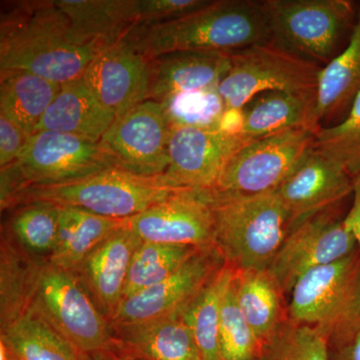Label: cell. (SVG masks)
Instances as JSON below:
<instances>
[{
	"label": "cell",
	"instance_id": "7a4b0ae2",
	"mask_svg": "<svg viewBox=\"0 0 360 360\" xmlns=\"http://www.w3.org/2000/svg\"><path fill=\"white\" fill-rule=\"evenodd\" d=\"M148 59L175 51L231 53L269 42L262 1L212 0L184 18L135 27L124 39Z\"/></svg>",
	"mask_w": 360,
	"mask_h": 360
},
{
	"label": "cell",
	"instance_id": "484cf974",
	"mask_svg": "<svg viewBox=\"0 0 360 360\" xmlns=\"http://www.w3.org/2000/svg\"><path fill=\"white\" fill-rule=\"evenodd\" d=\"M360 94V11L352 27L349 42L319 75L315 120L321 127L323 120L352 108Z\"/></svg>",
	"mask_w": 360,
	"mask_h": 360
},
{
	"label": "cell",
	"instance_id": "2e32d148",
	"mask_svg": "<svg viewBox=\"0 0 360 360\" xmlns=\"http://www.w3.org/2000/svg\"><path fill=\"white\" fill-rule=\"evenodd\" d=\"M288 217V232L354 193V179L311 148L276 191Z\"/></svg>",
	"mask_w": 360,
	"mask_h": 360
},
{
	"label": "cell",
	"instance_id": "e575fe53",
	"mask_svg": "<svg viewBox=\"0 0 360 360\" xmlns=\"http://www.w3.org/2000/svg\"><path fill=\"white\" fill-rule=\"evenodd\" d=\"M161 103L170 127L219 129L226 110L219 87L176 94Z\"/></svg>",
	"mask_w": 360,
	"mask_h": 360
},
{
	"label": "cell",
	"instance_id": "603a6c76",
	"mask_svg": "<svg viewBox=\"0 0 360 360\" xmlns=\"http://www.w3.org/2000/svg\"><path fill=\"white\" fill-rule=\"evenodd\" d=\"M80 37L105 49L136 26L134 0H56Z\"/></svg>",
	"mask_w": 360,
	"mask_h": 360
},
{
	"label": "cell",
	"instance_id": "9c48e42d",
	"mask_svg": "<svg viewBox=\"0 0 360 360\" xmlns=\"http://www.w3.org/2000/svg\"><path fill=\"white\" fill-rule=\"evenodd\" d=\"M229 54L231 68L219 85L226 110H243L265 92L316 96L321 66L269 42Z\"/></svg>",
	"mask_w": 360,
	"mask_h": 360
},
{
	"label": "cell",
	"instance_id": "52a82bcc",
	"mask_svg": "<svg viewBox=\"0 0 360 360\" xmlns=\"http://www.w3.org/2000/svg\"><path fill=\"white\" fill-rule=\"evenodd\" d=\"M269 44L323 68L352 25L349 0H264Z\"/></svg>",
	"mask_w": 360,
	"mask_h": 360
},
{
	"label": "cell",
	"instance_id": "d4e9b609",
	"mask_svg": "<svg viewBox=\"0 0 360 360\" xmlns=\"http://www.w3.org/2000/svg\"><path fill=\"white\" fill-rule=\"evenodd\" d=\"M0 341L11 357L20 360H84L34 303L0 328Z\"/></svg>",
	"mask_w": 360,
	"mask_h": 360
},
{
	"label": "cell",
	"instance_id": "8d00e7d4",
	"mask_svg": "<svg viewBox=\"0 0 360 360\" xmlns=\"http://www.w3.org/2000/svg\"><path fill=\"white\" fill-rule=\"evenodd\" d=\"M212 2V0H134L135 27L160 25L184 18L210 6Z\"/></svg>",
	"mask_w": 360,
	"mask_h": 360
},
{
	"label": "cell",
	"instance_id": "4316f807",
	"mask_svg": "<svg viewBox=\"0 0 360 360\" xmlns=\"http://www.w3.org/2000/svg\"><path fill=\"white\" fill-rule=\"evenodd\" d=\"M60 87L25 71H0V113L32 136Z\"/></svg>",
	"mask_w": 360,
	"mask_h": 360
},
{
	"label": "cell",
	"instance_id": "d6a6232c",
	"mask_svg": "<svg viewBox=\"0 0 360 360\" xmlns=\"http://www.w3.org/2000/svg\"><path fill=\"white\" fill-rule=\"evenodd\" d=\"M312 148L342 168L352 179L360 175V94L342 122L315 130Z\"/></svg>",
	"mask_w": 360,
	"mask_h": 360
},
{
	"label": "cell",
	"instance_id": "74e56055",
	"mask_svg": "<svg viewBox=\"0 0 360 360\" xmlns=\"http://www.w3.org/2000/svg\"><path fill=\"white\" fill-rule=\"evenodd\" d=\"M30 135L0 113V167L13 165L20 158Z\"/></svg>",
	"mask_w": 360,
	"mask_h": 360
},
{
	"label": "cell",
	"instance_id": "e0dca14e",
	"mask_svg": "<svg viewBox=\"0 0 360 360\" xmlns=\"http://www.w3.org/2000/svg\"><path fill=\"white\" fill-rule=\"evenodd\" d=\"M150 77V59L123 39L101 49L82 79L99 103L118 117L148 101Z\"/></svg>",
	"mask_w": 360,
	"mask_h": 360
},
{
	"label": "cell",
	"instance_id": "60d3db41",
	"mask_svg": "<svg viewBox=\"0 0 360 360\" xmlns=\"http://www.w3.org/2000/svg\"><path fill=\"white\" fill-rule=\"evenodd\" d=\"M84 360H131L118 352L115 347L97 354L84 355Z\"/></svg>",
	"mask_w": 360,
	"mask_h": 360
},
{
	"label": "cell",
	"instance_id": "4fadbf2b",
	"mask_svg": "<svg viewBox=\"0 0 360 360\" xmlns=\"http://www.w3.org/2000/svg\"><path fill=\"white\" fill-rule=\"evenodd\" d=\"M245 141L220 129L176 127L170 130L169 165L162 175L168 184L191 191H210L227 161Z\"/></svg>",
	"mask_w": 360,
	"mask_h": 360
},
{
	"label": "cell",
	"instance_id": "7c38bea8",
	"mask_svg": "<svg viewBox=\"0 0 360 360\" xmlns=\"http://www.w3.org/2000/svg\"><path fill=\"white\" fill-rule=\"evenodd\" d=\"M333 210L307 220L284 239L267 269L283 295H290L295 283L310 270L343 259L357 250L345 217L338 219Z\"/></svg>",
	"mask_w": 360,
	"mask_h": 360
},
{
	"label": "cell",
	"instance_id": "836d02e7",
	"mask_svg": "<svg viewBox=\"0 0 360 360\" xmlns=\"http://www.w3.org/2000/svg\"><path fill=\"white\" fill-rule=\"evenodd\" d=\"M233 277L234 274L225 288L220 309V359L260 360L264 348L248 326L243 312L239 309Z\"/></svg>",
	"mask_w": 360,
	"mask_h": 360
},
{
	"label": "cell",
	"instance_id": "4dcf8cb0",
	"mask_svg": "<svg viewBox=\"0 0 360 360\" xmlns=\"http://www.w3.org/2000/svg\"><path fill=\"white\" fill-rule=\"evenodd\" d=\"M198 250L202 248L142 241L130 264L123 300L165 281Z\"/></svg>",
	"mask_w": 360,
	"mask_h": 360
},
{
	"label": "cell",
	"instance_id": "30bf717a",
	"mask_svg": "<svg viewBox=\"0 0 360 360\" xmlns=\"http://www.w3.org/2000/svg\"><path fill=\"white\" fill-rule=\"evenodd\" d=\"M314 132L300 127L248 142L229 158L210 191L245 198L276 193L312 148Z\"/></svg>",
	"mask_w": 360,
	"mask_h": 360
},
{
	"label": "cell",
	"instance_id": "f35d334b",
	"mask_svg": "<svg viewBox=\"0 0 360 360\" xmlns=\"http://www.w3.org/2000/svg\"><path fill=\"white\" fill-rule=\"evenodd\" d=\"M354 201L349 212L345 217V221L356 239L357 248L360 255V175L354 179Z\"/></svg>",
	"mask_w": 360,
	"mask_h": 360
},
{
	"label": "cell",
	"instance_id": "6da1fadb",
	"mask_svg": "<svg viewBox=\"0 0 360 360\" xmlns=\"http://www.w3.org/2000/svg\"><path fill=\"white\" fill-rule=\"evenodd\" d=\"M1 7L0 71H25L63 84L82 78L101 51L75 32L56 0L9 1Z\"/></svg>",
	"mask_w": 360,
	"mask_h": 360
},
{
	"label": "cell",
	"instance_id": "5bb4252c",
	"mask_svg": "<svg viewBox=\"0 0 360 360\" xmlns=\"http://www.w3.org/2000/svg\"><path fill=\"white\" fill-rule=\"evenodd\" d=\"M225 264L217 248L198 250L165 281L125 298L110 323H134L181 314Z\"/></svg>",
	"mask_w": 360,
	"mask_h": 360
},
{
	"label": "cell",
	"instance_id": "83f0119b",
	"mask_svg": "<svg viewBox=\"0 0 360 360\" xmlns=\"http://www.w3.org/2000/svg\"><path fill=\"white\" fill-rule=\"evenodd\" d=\"M233 283L239 309L264 348L286 321L283 295L267 269L236 270Z\"/></svg>",
	"mask_w": 360,
	"mask_h": 360
},
{
	"label": "cell",
	"instance_id": "44dd1931",
	"mask_svg": "<svg viewBox=\"0 0 360 360\" xmlns=\"http://www.w3.org/2000/svg\"><path fill=\"white\" fill-rule=\"evenodd\" d=\"M115 120L82 77L61 84L35 132L51 130L99 142Z\"/></svg>",
	"mask_w": 360,
	"mask_h": 360
},
{
	"label": "cell",
	"instance_id": "f546056e",
	"mask_svg": "<svg viewBox=\"0 0 360 360\" xmlns=\"http://www.w3.org/2000/svg\"><path fill=\"white\" fill-rule=\"evenodd\" d=\"M233 274V267L225 264L181 312L182 319L191 331L200 350L201 360H221L220 309L225 288Z\"/></svg>",
	"mask_w": 360,
	"mask_h": 360
},
{
	"label": "cell",
	"instance_id": "3957f363",
	"mask_svg": "<svg viewBox=\"0 0 360 360\" xmlns=\"http://www.w3.org/2000/svg\"><path fill=\"white\" fill-rule=\"evenodd\" d=\"M212 205L215 248L236 270H266L288 234L276 193L227 196L205 191Z\"/></svg>",
	"mask_w": 360,
	"mask_h": 360
},
{
	"label": "cell",
	"instance_id": "f1b7e54d",
	"mask_svg": "<svg viewBox=\"0 0 360 360\" xmlns=\"http://www.w3.org/2000/svg\"><path fill=\"white\" fill-rule=\"evenodd\" d=\"M40 258L33 257L13 234L2 236L0 250V328L14 321L33 303Z\"/></svg>",
	"mask_w": 360,
	"mask_h": 360
},
{
	"label": "cell",
	"instance_id": "ba28073f",
	"mask_svg": "<svg viewBox=\"0 0 360 360\" xmlns=\"http://www.w3.org/2000/svg\"><path fill=\"white\" fill-rule=\"evenodd\" d=\"M33 303L84 356L113 347L110 321L97 309L77 277L45 258H40L37 266Z\"/></svg>",
	"mask_w": 360,
	"mask_h": 360
},
{
	"label": "cell",
	"instance_id": "ac0fdd59",
	"mask_svg": "<svg viewBox=\"0 0 360 360\" xmlns=\"http://www.w3.org/2000/svg\"><path fill=\"white\" fill-rule=\"evenodd\" d=\"M141 243L127 222L72 272L108 321L122 304L130 264Z\"/></svg>",
	"mask_w": 360,
	"mask_h": 360
},
{
	"label": "cell",
	"instance_id": "9a60e30c",
	"mask_svg": "<svg viewBox=\"0 0 360 360\" xmlns=\"http://www.w3.org/2000/svg\"><path fill=\"white\" fill-rule=\"evenodd\" d=\"M127 225L142 241L215 248L214 217L205 191H179L127 219Z\"/></svg>",
	"mask_w": 360,
	"mask_h": 360
},
{
	"label": "cell",
	"instance_id": "d6986e66",
	"mask_svg": "<svg viewBox=\"0 0 360 360\" xmlns=\"http://www.w3.org/2000/svg\"><path fill=\"white\" fill-rule=\"evenodd\" d=\"M113 347L131 360H201L181 314L134 323H111Z\"/></svg>",
	"mask_w": 360,
	"mask_h": 360
},
{
	"label": "cell",
	"instance_id": "8992f818",
	"mask_svg": "<svg viewBox=\"0 0 360 360\" xmlns=\"http://www.w3.org/2000/svg\"><path fill=\"white\" fill-rule=\"evenodd\" d=\"M111 168L99 142L51 130L35 132L18 160L1 168V210L25 187L68 184Z\"/></svg>",
	"mask_w": 360,
	"mask_h": 360
},
{
	"label": "cell",
	"instance_id": "8fae6325",
	"mask_svg": "<svg viewBox=\"0 0 360 360\" xmlns=\"http://www.w3.org/2000/svg\"><path fill=\"white\" fill-rule=\"evenodd\" d=\"M170 130L162 103L148 99L115 117L99 143L115 168L160 177L169 165Z\"/></svg>",
	"mask_w": 360,
	"mask_h": 360
},
{
	"label": "cell",
	"instance_id": "7402d4cb",
	"mask_svg": "<svg viewBox=\"0 0 360 360\" xmlns=\"http://www.w3.org/2000/svg\"><path fill=\"white\" fill-rule=\"evenodd\" d=\"M316 96L270 91L253 98L243 108L241 137L250 142L286 130L319 129L315 120Z\"/></svg>",
	"mask_w": 360,
	"mask_h": 360
},
{
	"label": "cell",
	"instance_id": "5b68a950",
	"mask_svg": "<svg viewBox=\"0 0 360 360\" xmlns=\"http://www.w3.org/2000/svg\"><path fill=\"white\" fill-rule=\"evenodd\" d=\"M181 191L162 176H139L111 168L68 184L25 187L14 196L9 208L40 201L127 219Z\"/></svg>",
	"mask_w": 360,
	"mask_h": 360
},
{
	"label": "cell",
	"instance_id": "b9f144b4",
	"mask_svg": "<svg viewBox=\"0 0 360 360\" xmlns=\"http://www.w3.org/2000/svg\"><path fill=\"white\" fill-rule=\"evenodd\" d=\"M9 360H20V359H14V357H11V359H9Z\"/></svg>",
	"mask_w": 360,
	"mask_h": 360
},
{
	"label": "cell",
	"instance_id": "cb8c5ba5",
	"mask_svg": "<svg viewBox=\"0 0 360 360\" xmlns=\"http://www.w3.org/2000/svg\"><path fill=\"white\" fill-rule=\"evenodd\" d=\"M127 219L101 217L71 206H59L58 238L49 262L73 272L97 246L101 245Z\"/></svg>",
	"mask_w": 360,
	"mask_h": 360
},
{
	"label": "cell",
	"instance_id": "ab89813d",
	"mask_svg": "<svg viewBox=\"0 0 360 360\" xmlns=\"http://www.w3.org/2000/svg\"><path fill=\"white\" fill-rule=\"evenodd\" d=\"M331 352L333 360H360V331L354 340Z\"/></svg>",
	"mask_w": 360,
	"mask_h": 360
},
{
	"label": "cell",
	"instance_id": "ffe728a7",
	"mask_svg": "<svg viewBox=\"0 0 360 360\" xmlns=\"http://www.w3.org/2000/svg\"><path fill=\"white\" fill-rule=\"evenodd\" d=\"M231 68V54L217 51H175L150 59L148 99L219 87Z\"/></svg>",
	"mask_w": 360,
	"mask_h": 360
},
{
	"label": "cell",
	"instance_id": "277c9868",
	"mask_svg": "<svg viewBox=\"0 0 360 360\" xmlns=\"http://www.w3.org/2000/svg\"><path fill=\"white\" fill-rule=\"evenodd\" d=\"M288 319L316 329L331 350L354 340L360 331L359 248L305 274L291 291Z\"/></svg>",
	"mask_w": 360,
	"mask_h": 360
},
{
	"label": "cell",
	"instance_id": "d590c367",
	"mask_svg": "<svg viewBox=\"0 0 360 360\" xmlns=\"http://www.w3.org/2000/svg\"><path fill=\"white\" fill-rule=\"evenodd\" d=\"M260 360H333L328 341L310 326L286 319L265 345Z\"/></svg>",
	"mask_w": 360,
	"mask_h": 360
},
{
	"label": "cell",
	"instance_id": "1f68e13d",
	"mask_svg": "<svg viewBox=\"0 0 360 360\" xmlns=\"http://www.w3.org/2000/svg\"><path fill=\"white\" fill-rule=\"evenodd\" d=\"M58 226L59 206L26 203L11 219V234L33 257L49 259L58 243Z\"/></svg>",
	"mask_w": 360,
	"mask_h": 360
}]
</instances>
